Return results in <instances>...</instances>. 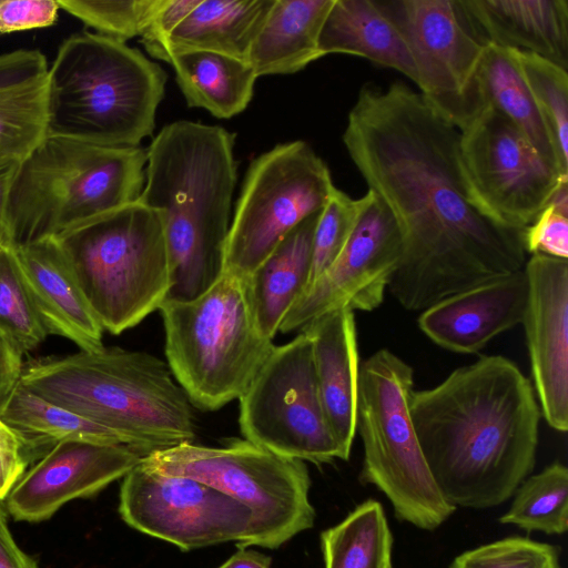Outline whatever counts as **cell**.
Returning a JSON list of instances; mask_svg holds the SVG:
<instances>
[{
    "mask_svg": "<svg viewBox=\"0 0 568 568\" xmlns=\"http://www.w3.org/2000/svg\"><path fill=\"white\" fill-rule=\"evenodd\" d=\"M409 410L430 474L454 507L503 504L535 466L541 412L530 381L504 356H483L412 390Z\"/></svg>",
    "mask_w": 568,
    "mask_h": 568,
    "instance_id": "obj_2",
    "label": "cell"
},
{
    "mask_svg": "<svg viewBox=\"0 0 568 568\" xmlns=\"http://www.w3.org/2000/svg\"><path fill=\"white\" fill-rule=\"evenodd\" d=\"M459 130L402 81L364 85L343 142L393 214L403 243L388 291L408 311L525 267L524 231L490 220L470 197Z\"/></svg>",
    "mask_w": 568,
    "mask_h": 568,
    "instance_id": "obj_1",
    "label": "cell"
},
{
    "mask_svg": "<svg viewBox=\"0 0 568 568\" xmlns=\"http://www.w3.org/2000/svg\"><path fill=\"white\" fill-rule=\"evenodd\" d=\"M334 0H274L247 62L255 75L291 74L322 58L321 31Z\"/></svg>",
    "mask_w": 568,
    "mask_h": 568,
    "instance_id": "obj_26",
    "label": "cell"
},
{
    "mask_svg": "<svg viewBox=\"0 0 568 568\" xmlns=\"http://www.w3.org/2000/svg\"><path fill=\"white\" fill-rule=\"evenodd\" d=\"M274 0H201L152 55L169 63L172 54L212 51L247 62L251 45Z\"/></svg>",
    "mask_w": 568,
    "mask_h": 568,
    "instance_id": "obj_25",
    "label": "cell"
},
{
    "mask_svg": "<svg viewBox=\"0 0 568 568\" xmlns=\"http://www.w3.org/2000/svg\"><path fill=\"white\" fill-rule=\"evenodd\" d=\"M0 568H39L37 561L16 542L0 500Z\"/></svg>",
    "mask_w": 568,
    "mask_h": 568,
    "instance_id": "obj_43",
    "label": "cell"
},
{
    "mask_svg": "<svg viewBox=\"0 0 568 568\" xmlns=\"http://www.w3.org/2000/svg\"><path fill=\"white\" fill-rule=\"evenodd\" d=\"M402 252V235L393 214L367 191L344 248L291 307L280 333L301 332L315 318L339 308L375 310L384 301Z\"/></svg>",
    "mask_w": 568,
    "mask_h": 568,
    "instance_id": "obj_16",
    "label": "cell"
},
{
    "mask_svg": "<svg viewBox=\"0 0 568 568\" xmlns=\"http://www.w3.org/2000/svg\"><path fill=\"white\" fill-rule=\"evenodd\" d=\"M58 0H0V36L55 23Z\"/></svg>",
    "mask_w": 568,
    "mask_h": 568,
    "instance_id": "obj_39",
    "label": "cell"
},
{
    "mask_svg": "<svg viewBox=\"0 0 568 568\" xmlns=\"http://www.w3.org/2000/svg\"><path fill=\"white\" fill-rule=\"evenodd\" d=\"M304 331L313 349L323 407L341 450L349 458L356 434L359 356L355 315L339 308L312 321Z\"/></svg>",
    "mask_w": 568,
    "mask_h": 568,
    "instance_id": "obj_21",
    "label": "cell"
},
{
    "mask_svg": "<svg viewBox=\"0 0 568 568\" xmlns=\"http://www.w3.org/2000/svg\"><path fill=\"white\" fill-rule=\"evenodd\" d=\"M364 204L365 195L355 200L334 187L316 223L311 274L306 290L339 255L357 223Z\"/></svg>",
    "mask_w": 568,
    "mask_h": 568,
    "instance_id": "obj_36",
    "label": "cell"
},
{
    "mask_svg": "<svg viewBox=\"0 0 568 568\" xmlns=\"http://www.w3.org/2000/svg\"><path fill=\"white\" fill-rule=\"evenodd\" d=\"M0 334L21 355L49 335L13 246L0 247Z\"/></svg>",
    "mask_w": 568,
    "mask_h": 568,
    "instance_id": "obj_33",
    "label": "cell"
},
{
    "mask_svg": "<svg viewBox=\"0 0 568 568\" xmlns=\"http://www.w3.org/2000/svg\"><path fill=\"white\" fill-rule=\"evenodd\" d=\"M146 150L102 146L47 135L20 162L8 202L13 247L65 231L136 202L145 182Z\"/></svg>",
    "mask_w": 568,
    "mask_h": 568,
    "instance_id": "obj_6",
    "label": "cell"
},
{
    "mask_svg": "<svg viewBox=\"0 0 568 568\" xmlns=\"http://www.w3.org/2000/svg\"><path fill=\"white\" fill-rule=\"evenodd\" d=\"M169 63L192 108L230 119L244 111L252 99L257 77L244 60L212 51L189 50L172 54Z\"/></svg>",
    "mask_w": 568,
    "mask_h": 568,
    "instance_id": "obj_28",
    "label": "cell"
},
{
    "mask_svg": "<svg viewBox=\"0 0 568 568\" xmlns=\"http://www.w3.org/2000/svg\"><path fill=\"white\" fill-rule=\"evenodd\" d=\"M21 358L22 355L0 334V407L20 379Z\"/></svg>",
    "mask_w": 568,
    "mask_h": 568,
    "instance_id": "obj_44",
    "label": "cell"
},
{
    "mask_svg": "<svg viewBox=\"0 0 568 568\" xmlns=\"http://www.w3.org/2000/svg\"><path fill=\"white\" fill-rule=\"evenodd\" d=\"M53 239L103 331L119 335L166 300L170 263L156 210L136 201Z\"/></svg>",
    "mask_w": 568,
    "mask_h": 568,
    "instance_id": "obj_7",
    "label": "cell"
},
{
    "mask_svg": "<svg viewBox=\"0 0 568 568\" xmlns=\"http://www.w3.org/2000/svg\"><path fill=\"white\" fill-rule=\"evenodd\" d=\"M166 73L138 49L95 32L62 41L48 68V135L139 146L152 134Z\"/></svg>",
    "mask_w": 568,
    "mask_h": 568,
    "instance_id": "obj_5",
    "label": "cell"
},
{
    "mask_svg": "<svg viewBox=\"0 0 568 568\" xmlns=\"http://www.w3.org/2000/svg\"><path fill=\"white\" fill-rule=\"evenodd\" d=\"M47 135L45 77L0 92V160L23 161Z\"/></svg>",
    "mask_w": 568,
    "mask_h": 568,
    "instance_id": "obj_32",
    "label": "cell"
},
{
    "mask_svg": "<svg viewBox=\"0 0 568 568\" xmlns=\"http://www.w3.org/2000/svg\"><path fill=\"white\" fill-rule=\"evenodd\" d=\"M525 80L547 124L562 165L568 169V73L555 63L515 50Z\"/></svg>",
    "mask_w": 568,
    "mask_h": 568,
    "instance_id": "obj_34",
    "label": "cell"
},
{
    "mask_svg": "<svg viewBox=\"0 0 568 568\" xmlns=\"http://www.w3.org/2000/svg\"><path fill=\"white\" fill-rule=\"evenodd\" d=\"M334 187L326 163L304 141L256 158L231 221L224 272L246 280L297 224L322 211Z\"/></svg>",
    "mask_w": 568,
    "mask_h": 568,
    "instance_id": "obj_11",
    "label": "cell"
},
{
    "mask_svg": "<svg viewBox=\"0 0 568 568\" xmlns=\"http://www.w3.org/2000/svg\"><path fill=\"white\" fill-rule=\"evenodd\" d=\"M528 295L525 270L453 294L422 312L418 327L450 352L474 354L521 324Z\"/></svg>",
    "mask_w": 568,
    "mask_h": 568,
    "instance_id": "obj_19",
    "label": "cell"
},
{
    "mask_svg": "<svg viewBox=\"0 0 568 568\" xmlns=\"http://www.w3.org/2000/svg\"><path fill=\"white\" fill-rule=\"evenodd\" d=\"M0 418L19 436L30 462L67 440L124 445L113 430L43 399L20 382L0 407Z\"/></svg>",
    "mask_w": 568,
    "mask_h": 568,
    "instance_id": "obj_29",
    "label": "cell"
},
{
    "mask_svg": "<svg viewBox=\"0 0 568 568\" xmlns=\"http://www.w3.org/2000/svg\"><path fill=\"white\" fill-rule=\"evenodd\" d=\"M141 464L205 483L247 507L253 523L245 548L276 549L314 526L305 462L276 455L244 438L227 439L219 447L184 443L153 452Z\"/></svg>",
    "mask_w": 568,
    "mask_h": 568,
    "instance_id": "obj_10",
    "label": "cell"
},
{
    "mask_svg": "<svg viewBox=\"0 0 568 568\" xmlns=\"http://www.w3.org/2000/svg\"><path fill=\"white\" fill-rule=\"evenodd\" d=\"M60 9L72 14L95 33L121 41L141 36L155 0H58Z\"/></svg>",
    "mask_w": 568,
    "mask_h": 568,
    "instance_id": "obj_35",
    "label": "cell"
},
{
    "mask_svg": "<svg viewBox=\"0 0 568 568\" xmlns=\"http://www.w3.org/2000/svg\"><path fill=\"white\" fill-rule=\"evenodd\" d=\"M234 134L181 120L165 125L146 149L139 202L158 211L171 287L166 300H192L224 273L236 183Z\"/></svg>",
    "mask_w": 568,
    "mask_h": 568,
    "instance_id": "obj_3",
    "label": "cell"
},
{
    "mask_svg": "<svg viewBox=\"0 0 568 568\" xmlns=\"http://www.w3.org/2000/svg\"><path fill=\"white\" fill-rule=\"evenodd\" d=\"M476 80L484 106L488 105L506 116L545 161L568 175L515 50L485 45Z\"/></svg>",
    "mask_w": 568,
    "mask_h": 568,
    "instance_id": "obj_27",
    "label": "cell"
},
{
    "mask_svg": "<svg viewBox=\"0 0 568 568\" xmlns=\"http://www.w3.org/2000/svg\"><path fill=\"white\" fill-rule=\"evenodd\" d=\"M450 568H560L558 548L524 537H508L467 550Z\"/></svg>",
    "mask_w": 568,
    "mask_h": 568,
    "instance_id": "obj_37",
    "label": "cell"
},
{
    "mask_svg": "<svg viewBox=\"0 0 568 568\" xmlns=\"http://www.w3.org/2000/svg\"><path fill=\"white\" fill-rule=\"evenodd\" d=\"M48 68L39 50L19 49L0 54V92L44 78Z\"/></svg>",
    "mask_w": 568,
    "mask_h": 568,
    "instance_id": "obj_41",
    "label": "cell"
},
{
    "mask_svg": "<svg viewBox=\"0 0 568 568\" xmlns=\"http://www.w3.org/2000/svg\"><path fill=\"white\" fill-rule=\"evenodd\" d=\"M20 162L0 160V247L12 246L8 223V202L11 185Z\"/></svg>",
    "mask_w": 568,
    "mask_h": 568,
    "instance_id": "obj_45",
    "label": "cell"
},
{
    "mask_svg": "<svg viewBox=\"0 0 568 568\" xmlns=\"http://www.w3.org/2000/svg\"><path fill=\"white\" fill-rule=\"evenodd\" d=\"M318 48L331 53L366 58L394 69L417 87L419 77L400 30L375 0H334L324 21Z\"/></svg>",
    "mask_w": 568,
    "mask_h": 568,
    "instance_id": "obj_23",
    "label": "cell"
},
{
    "mask_svg": "<svg viewBox=\"0 0 568 568\" xmlns=\"http://www.w3.org/2000/svg\"><path fill=\"white\" fill-rule=\"evenodd\" d=\"M239 400L244 439L316 465L342 459L321 399L312 342L304 331L274 345Z\"/></svg>",
    "mask_w": 568,
    "mask_h": 568,
    "instance_id": "obj_12",
    "label": "cell"
},
{
    "mask_svg": "<svg viewBox=\"0 0 568 568\" xmlns=\"http://www.w3.org/2000/svg\"><path fill=\"white\" fill-rule=\"evenodd\" d=\"M1 37V36H0Z\"/></svg>",
    "mask_w": 568,
    "mask_h": 568,
    "instance_id": "obj_47",
    "label": "cell"
},
{
    "mask_svg": "<svg viewBox=\"0 0 568 568\" xmlns=\"http://www.w3.org/2000/svg\"><path fill=\"white\" fill-rule=\"evenodd\" d=\"M528 254H542L568 260V215L547 205L524 230Z\"/></svg>",
    "mask_w": 568,
    "mask_h": 568,
    "instance_id": "obj_38",
    "label": "cell"
},
{
    "mask_svg": "<svg viewBox=\"0 0 568 568\" xmlns=\"http://www.w3.org/2000/svg\"><path fill=\"white\" fill-rule=\"evenodd\" d=\"M30 458L19 436L0 418V500L24 474Z\"/></svg>",
    "mask_w": 568,
    "mask_h": 568,
    "instance_id": "obj_42",
    "label": "cell"
},
{
    "mask_svg": "<svg viewBox=\"0 0 568 568\" xmlns=\"http://www.w3.org/2000/svg\"><path fill=\"white\" fill-rule=\"evenodd\" d=\"M247 548L237 547V551L216 568H271V557Z\"/></svg>",
    "mask_w": 568,
    "mask_h": 568,
    "instance_id": "obj_46",
    "label": "cell"
},
{
    "mask_svg": "<svg viewBox=\"0 0 568 568\" xmlns=\"http://www.w3.org/2000/svg\"><path fill=\"white\" fill-rule=\"evenodd\" d=\"M459 132L468 193L484 214L504 227L524 231L568 181L506 116L488 105Z\"/></svg>",
    "mask_w": 568,
    "mask_h": 568,
    "instance_id": "obj_13",
    "label": "cell"
},
{
    "mask_svg": "<svg viewBox=\"0 0 568 568\" xmlns=\"http://www.w3.org/2000/svg\"><path fill=\"white\" fill-rule=\"evenodd\" d=\"M14 248L48 333L70 339L80 351L102 349L103 328L55 240Z\"/></svg>",
    "mask_w": 568,
    "mask_h": 568,
    "instance_id": "obj_22",
    "label": "cell"
},
{
    "mask_svg": "<svg viewBox=\"0 0 568 568\" xmlns=\"http://www.w3.org/2000/svg\"><path fill=\"white\" fill-rule=\"evenodd\" d=\"M528 295L523 317L534 392L541 416L568 429V260L531 254L525 264Z\"/></svg>",
    "mask_w": 568,
    "mask_h": 568,
    "instance_id": "obj_17",
    "label": "cell"
},
{
    "mask_svg": "<svg viewBox=\"0 0 568 568\" xmlns=\"http://www.w3.org/2000/svg\"><path fill=\"white\" fill-rule=\"evenodd\" d=\"M171 373L193 407L216 410L239 399L272 352L245 281L224 272L204 293L160 307Z\"/></svg>",
    "mask_w": 568,
    "mask_h": 568,
    "instance_id": "obj_8",
    "label": "cell"
},
{
    "mask_svg": "<svg viewBox=\"0 0 568 568\" xmlns=\"http://www.w3.org/2000/svg\"><path fill=\"white\" fill-rule=\"evenodd\" d=\"M122 479L123 521L183 551L229 541L243 547L251 535V510L205 483L161 474L141 463Z\"/></svg>",
    "mask_w": 568,
    "mask_h": 568,
    "instance_id": "obj_14",
    "label": "cell"
},
{
    "mask_svg": "<svg viewBox=\"0 0 568 568\" xmlns=\"http://www.w3.org/2000/svg\"><path fill=\"white\" fill-rule=\"evenodd\" d=\"M403 33L419 77V92L459 131L484 109L477 70L484 47L456 0H375Z\"/></svg>",
    "mask_w": 568,
    "mask_h": 568,
    "instance_id": "obj_15",
    "label": "cell"
},
{
    "mask_svg": "<svg viewBox=\"0 0 568 568\" xmlns=\"http://www.w3.org/2000/svg\"><path fill=\"white\" fill-rule=\"evenodd\" d=\"M325 568H393V536L382 505L368 499L321 534Z\"/></svg>",
    "mask_w": 568,
    "mask_h": 568,
    "instance_id": "obj_30",
    "label": "cell"
},
{
    "mask_svg": "<svg viewBox=\"0 0 568 568\" xmlns=\"http://www.w3.org/2000/svg\"><path fill=\"white\" fill-rule=\"evenodd\" d=\"M483 44L539 55L568 71V0H456Z\"/></svg>",
    "mask_w": 568,
    "mask_h": 568,
    "instance_id": "obj_20",
    "label": "cell"
},
{
    "mask_svg": "<svg viewBox=\"0 0 568 568\" xmlns=\"http://www.w3.org/2000/svg\"><path fill=\"white\" fill-rule=\"evenodd\" d=\"M320 213L297 224L244 280L254 320L262 334L272 341L308 285L313 239Z\"/></svg>",
    "mask_w": 568,
    "mask_h": 568,
    "instance_id": "obj_24",
    "label": "cell"
},
{
    "mask_svg": "<svg viewBox=\"0 0 568 568\" xmlns=\"http://www.w3.org/2000/svg\"><path fill=\"white\" fill-rule=\"evenodd\" d=\"M141 459L124 445L61 442L24 471L8 494L6 509L20 521L49 519L67 503L91 497L123 478Z\"/></svg>",
    "mask_w": 568,
    "mask_h": 568,
    "instance_id": "obj_18",
    "label": "cell"
},
{
    "mask_svg": "<svg viewBox=\"0 0 568 568\" xmlns=\"http://www.w3.org/2000/svg\"><path fill=\"white\" fill-rule=\"evenodd\" d=\"M414 372L381 348L359 367L356 432L363 444L361 480L390 501L395 516L433 530L456 510L439 491L422 452L409 410Z\"/></svg>",
    "mask_w": 568,
    "mask_h": 568,
    "instance_id": "obj_9",
    "label": "cell"
},
{
    "mask_svg": "<svg viewBox=\"0 0 568 568\" xmlns=\"http://www.w3.org/2000/svg\"><path fill=\"white\" fill-rule=\"evenodd\" d=\"M201 0H155L149 21L141 33L150 55L164 43L172 31L189 16Z\"/></svg>",
    "mask_w": 568,
    "mask_h": 568,
    "instance_id": "obj_40",
    "label": "cell"
},
{
    "mask_svg": "<svg viewBox=\"0 0 568 568\" xmlns=\"http://www.w3.org/2000/svg\"><path fill=\"white\" fill-rule=\"evenodd\" d=\"M509 509L499 518L526 531L561 535L568 528V469L554 463L527 478L515 491Z\"/></svg>",
    "mask_w": 568,
    "mask_h": 568,
    "instance_id": "obj_31",
    "label": "cell"
},
{
    "mask_svg": "<svg viewBox=\"0 0 568 568\" xmlns=\"http://www.w3.org/2000/svg\"><path fill=\"white\" fill-rule=\"evenodd\" d=\"M33 394L116 433L142 458L193 443L195 416L166 362L139 351L103 347L22 367Z\"/></svg>",
    "mask_w": 568,
    "mask_h": 568,
    "instance_id": "obj_4",
    "label": "cell"
}]
</instances>
